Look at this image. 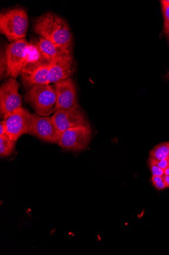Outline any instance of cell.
Instances as JSON below:
<instances>
[{"instance_id": "cell-1", "label": "cell", "mask_w": 169, "mask_h": 255, "mask_svg": "<svg viewBox=\"0 0 169 255\" xmlns=\"http://www.w3.org/2000/svg\"><path fill=\"white\" fill-rule=\"evenodd\" d=\"M52 62L43 55L38 42L29 43L26 58L20 75L24 87L30 89L37 85H49Z\"/></svg>"}, {"instance_id": "cell-2", "label": "cell", "mask_w": 169, "mask_h": 255, "mask_svg": "<svg viewBox=\"0 0 169 255\" xmlns=\"http://www.w3.org/2000/svg\"><path fill=\"white\" fill-rule=\"evenodd\" d=\"M34 31L54 43L72 45V35L67 23L56 14L48 12L39 16L34 22Z\"/></svg>"}, {"instance_id": "cell-3", "label": "cell", "mask_w": 169, "mask_h": 255, "mask_svg": "<svg viewBox=\"0 0 169 255\" xmlns=\"http://www.w3.org/2000/svg\"><path fill=\"white\" fill-rule=\"evenodd\" d=\"M25 101L40 117H48L56 112V96L55 86L47 84L34 86L26 93Z\"/></svg>"}, {"instance_id": "cell-4", "label": "cell", "mask_w": 169, "mask_h": 255, "mask_svg": "<svg viewBox=\"0 0 169 255\" xmlns=\"http://www.w3.org/2000/svg\"><path fill=\"white\" fill-rule=\"evenodd\" d=\"M28 28L27 12L16 8L0 14V31L11 41L25 38Z\"/></svg>"}, {"instance_id": "cell-5", "label": "cell", "mask_w": 169, "mask_h": 255, "mask_svg": "<svg viewBox=\"0 0 169 255\" xmlns=\"http://www.w3.org/2000/svg\"><path fill=\"white\" fill-rule=\"evenodd\" d=\"M19 87V83L13 78L0 87V113L3 121L16 109L22 107L21 97L18 92Z\"/></svg>"}, {"instance_id": "cell-6", "label": "cell", "mask_w": 169, "mask_h": 255, "mask_svg": "<svg viewBox=\"0 0 169 255\" xmlns=\"http://www.w3.org/2000/svg\"><path fill=\"white\" fill-rule=\"evenodd\" d=\"M91 138V128L89 124L66 129L62 133L58 145L72 151L85 149Z\"/></svg>"}, {"instance_id": "cell-7", "label": "cell", "mask_w": 169, "mask_h": 255, "mask_svg": "<svg viewBox=\"0 0 169 255\" xmlns=\"http://www.w3.org/2000/svg\"><path fill=\"white\" fill-rule=\"evenodd\" d=\"M29 43L25 38L13 41L6 50L7 75L15 78L20 75L26 58Z\"/></svg>"}, {"instance_id": "cell-8", "label": "cell", "mask_w": 169, "mask_h": 255, "mask_svg": "<svg viewBox=\"0 0 169 255\" xmlns=\"http://www.w3.org/2000/svg\"><path fill=\"white\" fill-rule=\"evenodd\" d=\"M5 122L7 135L16 141L22 135L29 133L33 122V114L20 107L14 111Z\"/></svg>"}, {"instance_id": "cell-9", "label": "cell", "mask_w": 169, "mask_h": 255, "mask_svg": "<svg viewBox=\"0 0 169 255\" xmlns=\"http://www.w3.org/2000/svg\"><path fill=\"white\" fill-rule=\"evenodd\" d=\"M52 119L61 134L67 129L88 124L84 112L78 104L69 109L56 111Z\"/></svg>"}, {"instance_id": "cell-10", "label": "cell", "mask_w": 169, "mask_h": 255, "mask_svg": "<svg viewBox=\"0 0 169 255\" xmlns=\"http://www.w3.org/2000/svg\"><path fill=\"white\" fill-rule=\"evenodd\" d=\"M29 134L44 141L57 144L61 135L52 117H42L35 114H33V122Z\"/></svg>"}, {"instance_id": "cell-11", "label": "cell", "mask_w": 169, "mask_h": 255, "mask_svg": "<svg viewBox=\"0 0 169 255\" xmlns=\"http://www.w3.org/2000/svg\"><path fill=\"white\" fill-rule=\"evenodd\" d=\"M56 96L55 111L68 109L77 104V89L69 78L55 83Z\"/></svg>"}, {"instance_id": "cell-12", "label": "cell", "mask_w": 169, "mask_h": 255, "mask_svg": "<svg viewBox=\"0 0 169 255\" xmlns=\"http://www.w3.org/2000/svg\"><path fill=\"white\" fill-rule=\"evenodd\" d=\"M38 43L43 55L52 61L72 57L71 45L55 43L41 36Z\"/></svg>"}, {"instance_id": "cell-13", "label": "cell", "mask_w": 169, "mask_h": 255, "mask_svg": "<svg viewBox=\"0 0 169 255\" xmlns=\"http://www.w3.org/2000/svg\"><path fill=\"white\" fill-rule=\"evenodd\" d=\"M75 71L73 57L53 61L48 84L69 78Z\"/></svg>"}, {"instance_id": "cell-14", "label": "cell", "mask_w": 169, "mask_h": 255, "mask_svg": "<svg viewBox=\"0 0 169 255\" xmlns=\"http://www.w3.org/2000/svg\"><path fill=\"white\" fill-rule=\"evenodd\" d=\"M16 141L6 134L0 136V156L1 157L10 156L15 150Z\"/></svg>"}, {"instance_id": "cell-15", "label": "cell", "mask_w": 169, "mask_h": 255, "mask_svg": "<svg viewBox=\"0 0 169 255\" xmlns=\"http://www.w3.org/2000/svg\"><path fill=\"white\" fill-rule=\"evenodd\" d=\"M169 156V142H164L155 146L150 152L149 158L159 160L168 159Z\"/></svg>"}, {"instance_id": "cell-16", "label": "cell", "mask_w": 169, "mask_h": 255, "mask_svg": "<svg viewBox=\"0 0 169 255\" xmlns=\"http://www.w3.org/2000/svg\"><path fill=\"white\" fill-rule=\"evenodd\" d=\"M162 11L164 16V32L168 34L169 33V0H164L161 1Z\"/></svg>"}, {"instance_id": "cell-17", "label": "cell", "mask_w": 169, "mask_h": 255, "mask_svg": "<svg viewBox=\"0 0 169 255\" xmlns=\"http://www.w3.org/2000/svg\"><path fill=\"white\" fill-rule=\"evenodd\" d=\"M7 59L6 55V50L1 51V55H0V75H1V80L4 77L5 73L7 75Z\"/></svg>"}, {"instance_id": "cell-18", "label": "cell", "mask_w": 169, "mask_h": 255, "mask_svg": "<svg viewBox=\"0 0 169 255\" xmlns=\"http://www.w3.org/2000/svg\"><path fill=\"white\" fill-rule=\"evenodd\" d=\"M149 163L152 176H163L164 175V170L158 167L150 159H149Z\"/></svg>"}, {"instance_id": "cell-19", "label": "cell", "mask_w": 169, "mask_h": 255, "mask_svg": "<svg viewBox=\"0 0 169 255\" xmlns=\"http://www.w3.org/2000/svg\"><path fill=\"white\" fill-rule=\"evenodd\" d=\"M149 159L152 161L155 164L163 170H165L169 166V163L168 159L159 160H155L150 158Z\"/></svg>"}, {"instance_id": "cell-20", "label": "cell", "mask_w": 169, "mask_h": 255, "mask_svg": "<svg viewBox=\"0 0 169 255\" xmlns=\"http://www.w3.org/2000/svg\"><path fill=\"white\" fill-rule=\"evenodd\" d=\"M154 186L158 190H162L164 189H167L166 184L164 180L153 183Z\"/></svg>"}, {"instance_id": "cell-21", "label": "cell", "mask_w": 169, "mask_h": 255, "mask_svg": "<svg viewBox=\"0 0 169 255\" xmlns=\"http://www.w3.org/2000/svg\"><path fill=\"white\" fill-rule=\"evenodd\" d=\"M7 130L5 121H3L0 123V136H3L7 134Z\"/></svg>"}, {"instance_id": "cell-22", "label": "cell", "mask_w": 169, "mask_h": 255, "mask_svg": "<svg viewBox=\"0 0 169 255\" xmlns=\"http://www.w3.org/2000/svg\"><path fill=\"white\" fill-rule=\"evenodd\" d=\"M163 177L164 180L165 181V182L166 184L167 188H169V175H164L163 176Z\"/></svg>"}, {"instance_id": "cell-23", "label": "cell", "mask_w": 169, "mask_h": 255, "mask_svg": "<svg viewBox=\"0 0 169 255\" xmlns=\"http://www.w3.org/2000/svg\"><path fill=\"white\" fill-rule=\"evenodd\" d=\"M164 175H169V166L164 170Z\"/></svg>"}, {"instance_id": "cell-24", "label": "cell", "mask_w": 169, "mask_h": 255, "mask_svg": "<svg viewBox=\"0 0 169 255\" xmlns=\"http://www.w3.org/2000/svg\"><path fill=\"white\" fill-rule=\"evenodd\" d=\"M165 77L166 78H169V72H168V73L166 75Z\"/></svg>"}, {"instance_id": "cell-25", "label": "cell", "mask_w": 169, "mask_h": 255, "mask_svg": "<svg viewBox=\"0 0 169 255\" xmlns=\"http://www.w3.org/2000/svg\"><path fill=\"white\" fill-rule=\"evenodd\" d=\"M168 159L169 163V157H168Z\"/></svg>"}, {"instance_id": "cell-26", "label": "cell", "mask_w": 169, "mask_h": 255, "mask_svg": "<svg viewBox=\"0 0 169 255\" xmlns=\"http://www.w3.org/2000/svg\"><path fill=\"white\" fill-rule=\"evenodd\" d=\"M168 35H169V33L168 34Z\"/></svg>"}]
</instances>
